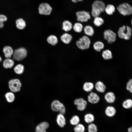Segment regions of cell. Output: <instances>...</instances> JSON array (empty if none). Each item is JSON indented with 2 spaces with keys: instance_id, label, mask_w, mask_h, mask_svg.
<instances>
[{
  "instance_id": "obj_16",
  "label": "cell",
  "mask_w": 132,
  "mask_h": 132,
  "mask_svg": "<svg viewBox=\"0 0 132 132\" xmlns=\"http://www.w3.org/2000/svg\"><path fill=\"white\" fill-rule=\"evenodd\" d=\"M94 49L98 52L102 51L104 47V44L102 42L97 41L95 42L93 45Z\"/></svg>"
},
{
  "instance_id": "obj_40",
  "label": "cell",
  "mask_w": 132,
  "mask_h": 132,
  "mask_svg": "<svg viewBox=\"0 0 132 132\" xmlns=\"http://www.w3.org/2000/svg\"><path fill=\"white\" fill-rule=\"evenodd\" d=\"M72 2L74 3H76L78 1H82L83 0H71Z\"/></svg>"
},
{
  "instance_id": "obj_29",
  "label": "cell",
  "mask_w": 132,
  "mask_h": 132,
  "mask_svg": "<svg viewBox=\"0 0 132 132\" xmlns=\"http://www.w3.org/2000/svg\"><path fill=\"white\" fill-rule=\"evenodd\" d=\"M84 120L86 123L90 124L92 123L94 121V116L92 114L88 113L85 115Z\"/></svg>"
},
{
  "instance_id": "obj_7",
  "label": "cell",
  "mask_w": 132,
  "mask_h": 132,
  "mask_svg": "<svg viewBox=\"0 0 132 132\" xmlns=\"http://www.w3.org/2000/svg\"><path fill=\"white\" fill-rule=\"evenodd\" d=\"M27 52L24 48L21 47L14 50L13 55V59L17 61H21L27 56Z\"/></svg>"
},
{
  "instance_id": "obj_18",
  "label": "cell",
  "mask_w": 132,
  "mask_h": 132,
  "mask_svg": "<svg viewBox=\"0 0 132 132\" xmlns=\"http://www.w3.org/2000/svg\"><path fill=\"white\" fill-rule=\"evenodd\" d=\"M61 40L66 44L70 43L73 39V36L70 34L65 33L61 36L60 38Z\"/></svg>"
},
{
  "instance_id": "obj_19",
  "label": "cell",
  "mask_w": 132,
  "mask_h": 132,
  "mask_svg": "<svg viewBox=\"0 0 132 132\" xmlns=\"http://www.w3.org/2000/svg\"><path fill=\"white\" fill-rule=\"evenodd\" d=\"M116 113L115 108L113 106H107L105 110V113L107 116L112 117L114 116Z\"/></svg>"
},
{
  "instance_id": "obj_28",
  "label": "cell",
  "mask_w": 132,
  "mask_h": 132,
  "mask_svg": "<svg viewBox=\"0 0 132 132\" xmlns=\"http://www.w3.org/2000/svg\"><path fill=\"white\" fill-rule=\"evenodd\" d=\"M16 27L19 29L22 30L24 29L26 26L25 22L22 18L17 19L16 21Z\"/></svg>"
},
{
  "instance_id": "obj_39",
  "label": "cell",
  "mask_w": 132,
  "mask_h": 132,
  "mask_svg": "<svg viewBox=\"0 0 132 132\" xmlns=\"http://www.w3.org/2000/svg\"><path fill=\"white\" fill-rule=\"evenodd\" d=\"M126 89L132 93V79H130L127 83Z\"/></svg>"
},
{
  "instance_id": "obj_25",
  "label": "cell",
  "mask_w": 132,
  "mask_h": 132,
  "mask_svg": "<svg viewBox=\"0 0 132 132\" xmlns=\"http://www.w3.org/2000/svg\"><path fill=\"white\" fill-rule=\"evenodd\" d=\"M83 27L82 24L81 22H78L75 23L73 27L74 31L77 33L81 32L83 30Z\"/></svg>"
},
{
  "instance_id": "obj_37",
  "label": "cell",
  "mask_w": 132,
  "mask_h": 132,
  "mask_svg": "<svg viewBox=\"0 0 132 132\" xmlns=\"http://www.w3.org/2000/svg\"><path fill=\"white\" fill-rule=\"evenodd\" d=\"M88 132H97V127L96 124L92 123L89 124L88 126Z\"/></svg>"
},
{
  "instance_id": "obj_10",
  "label": "cell",
  "mask_w": 132,
  "mask_h": 132,
  "mask_svg": "<svg viewBox=\"0 0 132 132\" xmlns=\"http://www.w3.org/2000/svg\"><path fill=\"white\" fill-rule=\"evenodd\" d=\"M9 88L12 92H18L20 90L22 86L21 83L18 79H13L9 82Z\"/></svg>"
},
{
  "instance_id": "obj_21",
  "label": "cell",
  "mask_w": 132,
  "mask_h": 132,
  "mask_svg": "<svg viewBox=\"0 0 132 132\" xmlns=\"http://www.w3.org/2000/svg\"><path fill=\"white\" fill-rule=\"evenodd\" d=\"M3 52L6 58H10L12 55H13L14 51L11 47L6 46L3 48Z\"/></svg>"
},
{
  "instance_id": "obj_32",
  "label": "cell",
  "mask_w": 132,
  "mask_h": 132,
  "mask_svg": "<svg viewBox=\"0 0 132 132\" xmlns=\"http://www.w3.org/2000/svg\"><path fill=\"white\" fill-rule=\"evenodd\" d=\"M24 67L21 64L17 65L14 68L15 72L18 74H22L24 72Z\"/></svg>"
},
{
  "instance_id": "obj_26",
  "label": "cell",
  "mask_w": 132,
  "mask_h": 132,
  "mask_svg": "<svg viewBox=\"0 0 132 132\" xmlns=\"http://www.w3.org/2000/svg\"><path fill=\"white\" fill-rule=\"evenodd\" d=\"M94 86L93 84L90 82H86L83 84V89L87 92H91L93 89Z\"/></svg>"
},
{
  "instance_id": "obj_8",
  "label": "cell",
  "mask_w": 132,
  "mask_h": 132,
  "mask_svg": "<svg viewBox=\"0 0 132 132\" xmlns=\"http://www.w3.org/2000/svg\"><path fill=\"white\" fill-rule=\"evenodd\" d=\"M117 9L120 14L124 16L130 15L132 13V7L127 3L119 5Z\"/></svg>"
},
{
  "instance_id": "obj_38",
  "label": "cell",
  "mask_w": 132,
  "mask_h": 132,
  "mask_svg": "<svg viewBox=\"0 0 132 132\" xmlns=\"http://www.w3.org/2000/svg\"><path fill=\"white\" fill-rule=\"evenodd\" d=\"M7 17L3 14H0V28H2L4 26L3 22L7 21Z\"/></svg>"
},
{
  "instance_id": "obj_14",
  "label": "cell",
  "mask_w": 132,
  "mask_h": 132,
  "mask_svg": "<svg viewBox=\"0 0 132 132\" xmlns=\"http://www.w3.org/2000/svg\"><path fill=\"white\" fill-rule=\"evenodd\" d=\"M49 124L46 122H42L38 124L36 127V132H46V130L49 127Z\"/></svg>"
},
{
  "instance_id": "obj_2",
  "label": "cell",
  "mask_w": 132,
  "mask_h": 132,
  "mask_svg": "<svg viewBox=\"0 0 132 132\" xmlns=\"http://www.w3.org/2000/svg\"><path fill=\"white\" fill-rule=\"evenodd\" d=\"M132 32V29L130 27L123 25L119 28L117 31L118 35L121 39L129 40L131 37Z\"/></svg>"
},
{
  "instance_id": "obj_34",
  "label": "cell",
  "mask_w": 132,
  "mask_h": 132,
  "mask_svg": "<svg viewBox=\"0 0 132 132\" xmlns=\"http://www.w3.org/2000/svg\"><path fill=\"white\" fill-rule=\"evenodd\" d=\"M80 120L79 117L75 115L73 116L70 120V122L72 125L76 126L79 123Z\"/></svg>"
},
{
  "instance_id": "obj_13",
  "label": "cell",
  "mask_w": 132,
  "mask_h": 132,
  "mask_svg": "<svg viewBox=\"0 0 132 132\" xmlns=\"http://www.w3.org/2000/svg\"><path fill=\"white\" fill-rule=\"evenodd\" d=\"M83 31L85 35L88 37L92 36L94 34L93 28L89 25H87L84 27Z\"/></svg>"
},
{
  "instance_id": "obj_17",
  "label": "cell",
  "mask_w": 132,
  "mask_h": 132,
  "mask_svg": "<svg viewBox=\"0 0 132 132\" xmlns=\"http://www.w3.org/2000/svg\"><path fill=\"white\" fill-rule=\"evenodd\" d=\"M95 87L96 89L98 92L103 93L104 92L106 88L105 85L102 81H98L96 83Z\"/></svg>"
},
{
  "instance_id": "obj_42",
  "label": "cell",
  "mask_w": 132,
  "mask_h": 132,
  "mask_svg": "<svg viewBox=\"0 0 132 132\" xmlns=\"http://www.w3.org/2000/svg\"><path fill=\"white\" fill-rule=\"evenodd\" d=\"M2 60V58L0 56V62Z\"/></svg>"
},
{
  "instance_id": "obj_27",
  "label": "cell",
  "mask_w": 132,
  "mask_h": 132,
  "mask_svg": "<svg viewBox=\"0 0 132 132\" xmlns=\"http://www.w3.org/2000/svg\"><path fill=\"white\" fill-rule=\"evenodd\" d=\"M14 62L13 60L10 58H7L5 59L3 62V66L5 68H10L14 65Z\"/></svg>"
},
{
  "instance_id": "obj_12",
  "label": "cell",
  "mask_w": 132,
  "mask_h": 132,
  "mask_svg": "<svg viewBox=\"0 0 132 132\" xmlns=\"http://www.w3.org/2000/svg\"><path fill=\"white\" fill-rule=\"evenodd\" d=\"M88 100L90 103L95 104L98 103L99 101L100 98L96 93L91 92L88 96Z\"/></svg>"
},
{
  "instance_id": "obj_31",
  "label": "cell",
  "mask_w": 132,
  "mask_h": 132,
  "mask_svg": "<svg viewBox=\"0 0 132 132\" xmlns=\"http://www.w3.org/2000/svg\"><path fill=\"white\" fill-rule=\"evenodd\" d=\"M47 41L49 44L53 45H56L58 41L57 37L54 35H51L49 36L47 38Z\"/></svg>"
},
{
  "instance_id": "obj_23",
  "label": "cell",
  "mask_w": 132,
  "mask_h": 132,
  "mask_svg": "<svg viewBox=\"0 0 132 132\" xmlns=\"http://www.w3.org/2000/svg\"><path fill=\"white\" fill-rule=\"evenodd\" d=\"M73 27L72 23L68 20H66L63 22L62 29L66 32L70 31L72 29Z\"/></svg>"
},
{
  "instance_id": "obj_41",
  "label": "cell",
  "mask_w": 132,
  "mask_h": 132,
  "mask_svg": "<svg viewBox=\"0 0 132 132\" xmlns=\"http://www.w3.org/2000/svg\"><path fill=\"white\" fill-rule=\"evenodd\" d=\"M128 132H132V126L129 128L128 129Z\"/></svg>"
},
{
  "instance_id": "obj_22",
  "label": "cell",
  "mask_w": 132,
  "mask_h": 132,
  "mask_svg": "<svg viewBox=\"0 0 132 132\" xmlns=\"http://www.w3.org/2000/svg\"><path fill=\"white\" fill-rule=\"evenodd\" d=\"M56 121L58 125L61 127H64L66 124V120L63 114L60 113L57 115Z\"/></svg>"
},
{
  "instance_id": "obj_30",
  "label": "cell",
  "mask_w": 132,
  "mask_h": 132,
  "mask_svg": "<svg viewBox=\"0 0 132 132\" xmlns=\"http://www.w3.org/2000/svg\"><path fill=\"white\" fill-rule=\"evenodd\" d=\"M115 8L112 5L109 4L105 7V11L106 13L108 15H111L114 12Z\"/></svg>"
},
{
  "instance_id": "obj_5",
  "label": "cell",
  "mask_w": 132,
  "mask_h": 132,
  "mask_svg": "<svg viewBox=\"0 0 132 132\" xmlns=\"http://www.w3.org/2000/svg\"><path fill=\"white\" fill-rule=\"evenodd\" d=\"M38 12L40 15H50L52 11V8L47 3H42L39 6Z\"/></svg>"
},
{
  "instance_id": "obj_4",
  "label": "cell",
  "mask_w": 132,
  "mask_h": 132,
  "mask_svg": "<svg viewBox=\"0 0 132 132\" xmlns=\"http://www.w3.org/2000/svg\"><path fill=\"white\" fill-rule=\"evenodd\" d=\"M76 15L77 22L81 23L86 22L91 18L89 12L85 11H77Z\"/></svg>"
},
{
  "instance_id": "obj_20",
  "label": "cell",
  "mask_w": 132,
  "mask_h": 132,
  "mask_svg": "<svg viewBox=\"0 0 132 132\" xmlns=\"http://www.w3.org/2000/svg\"><path fill=\"white\" fill-rule=\"evenodd\" d=\"M101 55L104 60H109L113 58L112 52L110 50L108 49L102 51Z\"/></svg>"
},
{
  "instance_id": "obj_36",
  "label": "cell",
  "mask_w": 132,
  "mask_h": 132,
  "mask_svg": "<svg viewBox=\"0 0 132 132\" xmlns=\"http://www.w3.org/2000/svg\"><path fill=\"white\" fill-rule=\"evenodd\" d=\"M74 130L75 132H84L85 128L83 124L79 123L75 126Z\"/></svg>"
},
{
  "instance_id": "obj_24",
  "label": "cell",
  "mask_w": 132,
  "mask_h": 132,
  "mask_svg": "<svg viewBox=\"0 0 132 132\" xmlns=\"http://www.w3.org/2000/svg\"><path fill=\"white\" fill-rule=\"evenodd\" d=\"M93 22L95 26L97 27H99L104 23V21L102 18L99 16L94 17Z\"/></svg>"
},
{
  "instance_id": "obj_9",
  "label": "cell",
  "mask_w": 132,
  "mask_h": 132,
  "mask_svg": "<svg viewBox=\"0 0 132 132\" xmlns=\"http://www.w3.org/2000/svg\"><path fill=\"white\" fill-rule=\"evenodd\" d=\"M51 108L55 111L59 112L60 114L64 115L66 112V109L64 104L59 100H55L52 102Z\"/></svg>"
},
{
  "instance_id": "obj_11",
  "label": "cell",
  "mask_w": 132,
  "mask_h": 132,
  "mask_svg": "<svg viewBox=\"0 0 132 132\" xmlns=\"http://www.w3.org/2000/svg\"><path fill=\"white\" fill-rule=\"evenodd\" d=\"M74 103L77 106V109L80 111H83L85 109L87 104V101L82 98L76 99Z\"/></svg>"
},
{
  "instance_id": "obj_15",
  "label": "cell",
  "mask_w": 132,
  "mask_h": 132,
  "mask_svg": "<svg viewBox=\"0 0 132 132\" xmlns=\"http://www.w3.org/2000/svg\"><path fill=\"white\" fill-rule=\"evenodd\" d=\"M104 99L106 101L109 103H112L114 102L116 97L114 93L111 92H109L105 95Z\"/></svg>"
},
{
  "instance_id": "obj_6",
  "label": "cell",
  "mask_w": 132,
  "mask_h": 132,
  "mask_svg": "<svg viewBox=\"0 0 132 132\" xmlns=\"http://www.w3.org/2000/svg\"><path fill=\"white\" fill-rule=\"evenodd\" d=\"M116 33L112 30L108 29L105 30L103 33V37L109 44L115 42L117 39Z\"/></svg>"
},
{
  "instance_id": "obj_33",
  "label": "cell",
  "mask_w": 132,
  "mask_h": 132,
  "mask_svg": "<svg viewBox=\"0 0 132 132\" xmlns=\"http://www.w3.org/2000/svg\"><path fill=\"white\" fill-rule=\"evenodd\" d=\"M7 101L11 103L14 101L15 99V96L12 92H9L7 93L5 95Z\"/></svg>"
},
{
  "instance_id": "obj_3",
  "label": "cell",
  "mask_w": 132,
  "mask_h": 132,
  "mask_svg": "<svg viewBox=\"0 0 132 132\" xmlns=\"http://www.w3.org/2000/svg\"><path fill=\"white\" fill-rule=\"evenodd\" d=\"M91 44L90 40L89 37L86 35L83 36L79 38L76 43L77 47L81 50L89 49Z\"/></svg>"
},
{
  "instance_id": "obj_43",
  "label": "cell",
  "mask_w": 132,
  "mask_h": 132,
  "mask_svg": "<svg viewBox=\"0 0 132 132\" xmlns=\"http://www.w3.org/2000/svg\"></svg>"
},
{
  "instance_id": "obj_35",
  "label": "cell",
  "mask_w": 132,
  "mask_h": 132,
  "mask_svg": "<svg viewBox=\"0 0 132 132\" xmlns=\"http://www.w3.org/2000/svg\"><path fill=\"white\" fill-rule=\"evenodd\" d=\"M123 107L125 108L128 109L132 107V100L128 99L125 100L122 104Z\"/></svg>"
},
{
  "instance_id": "obj_1",
  "label": "cell",
  "mask_w": 132,
  "mask_h": 132,
  "mask_svg": "<svg viewBox=\"0 0 132 132\" xmlns=\"http://www.w3.org/2000/svg\"><path fill=\"white\" fill-rule=\"evenodd\" d=\"M105 4L103 1L95 0L92 5V15L94 17L99 16L101 13L105 11Z\"/></svg>"
}]
</instances>
